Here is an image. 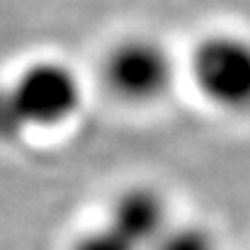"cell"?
<instances>
[{
  "mask_svg": "<svg viewBox=\"0 0 250 250\" xmlns=\"http://www.w3.org/2000/svg\"><path fill=\"white\" fill-rule=\"evenodd\" d=\"M151 250H221V243L207 224L172 221Z\"/></svg>",
  "mask_w": 250,
  "mask_h": 250,
  "instance_id": "5",
  "label": "cell"
},
{
  "mask_svg": "<svg viewBox=\"0 0 250 250\" xmlns=\"http://www.w3.org/2000/svg\"><path fill=\"white\" fill-rule=\"evenodd\" d=\"M5 85L29 131L61 126L83 104L81 76L59 59L32 61Z\"/></svg>",
  "mask_w": 250,
  "mask_h": 250,
  "instance_id": "3",
  "label": "cell"
},
{
  "mask_svg": "<svg viewBox=\"0 0 250 250\" xmlns=\"http://www.w3.org/2000/svg\"><path fill=\"white\" fill-rule=\"evenodd\" d=\"M100 76L117 100L153 104L170 92L177 78V61L161 39L134 34L112 44L102 59Z\"/></svg>",
  "mask_w": 250,
  "mask_h": 250,
  "instance_id": "1",
  "label": "cell"
},
{
  "mask_svg": "<svg viewBox=\"0 0 250 250\" xmlns=\"http://www.w3.org/2000/svg\"><path fill=\"white\" fill-rule=\"evenodd\" d=\"M104 221L119 231L136 250H151L175 221L166 194L151 185L124 187L109 204Z\"/></svg>",
  "mask_w": 250,
  "mask_h": 250,
  "instance_id": "4",
  "label": "cell"
},
{
  "mask_svg": "<svg viewBox=\"0 0 250 250\" xmlns=\"http://www.w3.org/2000/svg\"><path fill=\"white\" fill-rule=\"evenodd\" d=\"M29 134L24 119L20 117L7 85H0V144H17Z\"/></svg>",
  "mask_w": 250,
  "mask_h": 250,
  "instance_id": "7",
  "label": "cell"
},
{
  "mask_svg": "<svg viewBox=\"0 0 250 250\" xmlns=\"http://www.w3.org/2000/svg\"><path fill=\"white\" fill-rule=\"evenodd\" d=\"M189 78L199 95L224 112H250V37L211 32L189 54Z\"/></svg>",
  "mask_w": 250,
  "mask_h": 250,
  "instance_id": "2",
  "label": "cell"
},
{
  "mask_svg": "<svg viewBox=\"0 0 250 250\" xmlns=\"http://www.w3.org/2000/svg\"><path fill=\"white\" fill-rule=\"evenodd\" d=\"M71 250H136L119 231H114L107 221L81 233Z\"/></svg>",
  "mask_w": 250,
  "mask_h": 250,
  "instance_id": "6",
  "label": "cell"
}]
</instances>
